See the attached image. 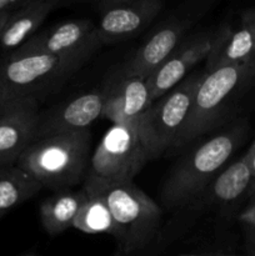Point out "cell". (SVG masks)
<instances>
[{
  "mask_svg": "<svg viewBox=\"0 0 255 256\" xmlns=\"http://www.w3.org/2000/svg\"><path fill=\"white\" fill-rule=\"evenodd\" d=\"M2 98H8V96H4V95H2V92H0V99H2Z\"/></svg>",
  "mask_w": 255,
  "mask_h": 256,
  "instance_id": "29",
  "label": "cell"
},
{
  "mask_svg": "<svg viewBox=\"0 0 255 256\" xmlns=\"http://www.w3.org/2000/svg\"><path fill=\"white\" fill-rule=\"evenodd\" d=\"M255 56V8L245 9L235 29H222L219 42L208 58V72L228 65L252 64Z\"/></svg>",
  "mask_w": 255,
  "mask_h": 256,
  "instance_id": "14",
  "label": "cell"
},
{
  "mask_svg": "<svg viewBox=\"0 0 255 256\" xmlns=\"http://www.w3.org/2000/svg\"><path fill=\"white\" fill-rule=\"evenodd\" d=\"M162 0H104L96 4L98 36L102 44L130 39L149 26L160 14Z\"/></svg>",
  "mask_w": 255,
  "mask_h": 256,
  "instance_id": "9",
  "label": "cell"
},
{
  "mask_svg": "<svg viewBox=\"0 0 255 256\" xmlns=\"http://www.w3.org/2000/svg\"><path fill=\"white\" fill-rule=\"evenodd\" d=\"M42 189L16 165L0 168V219Z\"/></svg>",
  "mask_w": 255,
  "mask_h": 256,
  "instance_id": "19",
  "label": "cell"
},
{
  "mask_svg": "<svg viewBox=\"0 0 255 256\" xmlns=\"http://www.w3.org/2000/svg\"><path fill=\"white\" fill-rule=\"evenodd\" d=\"M82 189L106 204L119 230L118 244L126 255L136 254L152 242L159 230V205L132 182H112L88 174Z\"/></svg>",
  "mask_w": 255,
  "mask_h": 256,
  "instance_id": "3",
  "label": "cell"
},
{
  "mask_svg": "<svg viewBox=\"0 0 255 256\" xmlns=\"http://www.w3.org/2000/svg\"><path fill=\"white\" fill-rule=\"evenodd\" d=\"M100 45L96 25L89 19H75L38 32L12 52L58 55L85 62Z\"/></svg>",
  "mask_w": 255,
  "mask_h": 256,
  "instance_id": "8",
  "label": "cell"
},
{
  "mask_svg": "<svg viewBox=\"0 0 255 256\" xmlns=\"http://www.w3.org/2000/svg\"><path fill=\"white\" fill-rule=\"evenodd\" d=\"M182 256H195V255H182Z\"/></svg>",
  "mask_w": 255,
  "mask_h": 256,
  "instance_id": "30",
  "label": "cell"
},
{
  "mask_svg": "<svg viewBox=\"0 0 255 256\" xmlns=\"http://www.w3.org/2000/svg\"><path fill=\"white\" fill-rule=\"evenodd\" d=\"M190 22L189 18H176L165 22L122 65L116 72V80L132 76L148 79L178 49Z\"/></svg>",
  "mask_w": 255,
  "mask_h": 256,
  "instance_id": "12",
  "label": "cell"
},
{
  "mask_svg": "<svg viewBox=\"0 0 255 256\" xmlns=\"http://www.w3.org/2000/svg\"><path fill=\"white\" fill-rule=\"evenodd\" d=\"M202 75L192 76L152 102L138 124V134L148 160H155L172 149L189 114Z\"/></svg>",
  "mask_w": 255,
  "mask_h": 256,
  "instance_id": "4",
  "label": "cell"
},
{
  "mask_svg": "<svg viewBox=\"0 0 255 256\" xmlns=\"http://www.w3.org/2000/svg\"><path fill=\"white\" fill-rule=\"evenodd\" d=\"M114 256H120V254H115Z\"/></svg>",
  "mask_w": 255,
  "mask_h": 256,
  "instance_id": "31",
  "label": "cell"
},
{
  "mask_svg": "<svg viewBox=\"0 0 255 256\" xmlns=\"http://www.w3.org/2000/svg\"><path fill=\"white\" fill-rule=\"evenodd\" d=\"M148 162L138 130L112 124L92 154L88 174L112 182H132Z\"/></svg>",
  "mask_w": 255,
  "mask_h": 256,
  "instance_id": "7",
  "label": "cell"
},
{
  "mask_svg": "<svg viewBox=\"0 0 255 256\" xmlns=\"http://www.w3.org/2000/svg\"><path fill=\"white\" fill-rule=\"evenodd\" d=\"M86 200L84 189L79 192L62 190L46 198L40 205V219L49 235H59L72 228L80 208Z\"/></svg>",
  "mask_w": 255,
  "mask_h": 256,
  "instance_id": "17",
  "label": "cell"
},
{
  "mask_svg": "<svg viewBox=\"0 0 255 256\" xmlns=\"http://www.w3.org/2000/svg\"><path fill=\"white\" fill-rule=\"evenodd\" d=\"M246 132L245 122L232 125L200 142L175 165L162 190L166 209L185 206L204 194L222 172Z\"/></svg>",
  "mask_w": 255,
  "mask_h": 256,
  "instance_id": "1",
  "label": "cell"
},
{
  "mask_svg": "<svg viewBox=\"0 0 255 256\" xmlns=\"http://www.w3.org/2000/svg\"><path fill=\"white\" fill-rule=\"evenodd\" d=\"M249 242H250V248L246 256H255V238L254 239H249Z\"/></svg>",
  "mask_w": 255,
  "mask_h": 256,
  "instance_id": "26",
  "label": "cell"
},
{
  "mask_svg": "<svg viewBox=\"0 0 255 256\" xmlns=\"http://www.w3.org/2000/svg\"><path fill=\"white\" fill-rule=\"evenodd\" d=\"M209 256H236V255H230V254H215V255H209Z\"/></svg>",
  "mask_w": 255,
  "mask_h": 256,
  "instance_id": "27",
  "label": "cell"
},
{
  "mask_svg": "<svg viewBox=\"0 0 255 256\" xmlns=\"http://www.w3.org/2000/svg\"><path fill=\"white\" fill-rule=\"evenodd\" d=\"M252 72H254V74H255V56H254V59H252Z\"/></svg>",
  "mask_w": 255,
  "mask_h": 256,
  "instance_id": "28",
  "label": "cell"
},
{
  "mask_svg": "<svg viewBox=\"0 0 255 256\" xmlns=\"http://www.w3.org/2000/svg\"><path fill=\"white\" fill-rule=\"evenodd\" d=\"M90 145L89 130L35 140L15 165L42 188L62 192L86 178L92 160Z\"/></svg>",
  "mask_w": 255,
  "mask_h": 256,
  "instance_id": "2",
  "label": "cell"
},
{
  "mask_svg": "<svg viewBox=\"0 0 255 256\" xmlns=\"http://www.w3.org/2000/svg\"><path fill=\"white\" fill-rule=\"evenodd\" d=\"M222 34V29L216 32H202L175 50L146 79L152 102L172 92L198 62L208 59L216 48Z\"/></svg>",
  "mask_w": 255,
  "mask_h": 256,
  "instance_id": "10",
  "label": "cell"
},
{
  "mask_svg": "<svg viewBox=\"0 0 255 256\" xmlns=\"http://www.w3.org/2000/svg\"><path fill=\"white\" fill-rule=\"evenodd\" d=\"M24 256H35V255H24Z\"/></svg>",
  "mask_w": 255,
  "mask_h": 256,
  "instance_id": "32",
  "label": "cell"
},
{
  "mask_svg": "<svg viewBox=\"0 0 255 256\" xmlns=\"http://www.w3.org/2000/svg\"><path fill=\"white\" fill-rule=\"evenodd\" d=\"M60 5L56 0H28L8 19L0 34V46L12 52L22 46Z\"/></svg>",
  "mask_w": 255,
  "mask_h": 256,
  "instance_id": "15",
  "label": "cell"
},
{
  "mask_svg": "<svg viewBox=\"0 0 255 256\" xmlns=\"http://www.w3.org/2000/svg\"><path fill=\"white\" fill-rule=\"evenodd\" d=\"M72 228L85 234H109L115 239L119 236V230L106 204L99 196L88 192Z\"/></svg>",
  "mask_w": 255,
  "mask_h": 256,
  "instance_id": "20",
  "label": "cell"
},
{
  "mask_svg": "<svg viewBox=\"0 0 255 256\" xmlns=\"http://www.w3.org/2000/svg\"><path fill=\"white\" fill-rule=\"evenodd\" d=\"M252 70V64L228 65L202 75L184 126L172 149L185 146L205 134Z\"/></svg>",
  "mask_w": 255,
  "mask_h": 256,
  "instance_id": "5",
  "label": "cell"
},
{
  "mask_svg": "<svg viewBox=\"0 0 255 256\" xmlns=\"http://www.w3.org/2000/svg\"><path fill=\"white\" fill-rule=\"evenodd\" d=\"M245 158H246V162L248 164H249V168L250 170H252V188L255 186V140L254 142H252V145H250V148L248 149V152H245ZM252 192V190H250ZM250 194V192H249Z\"/></svg>",
  "mask_w": 255,
  "mask_h": 256,
  "instance_id": "24",
  "label": "cell"
},
{
  "mask_svg": "<svg viewBox=\"0 0 255 256\" xmlns=\"http://www.w3.org/2000/svg\"><path fill=\"white\" fill-rule=\"evenodd\" d=\"M12 14H6V12H0V34H2V29H4L5 24H6L8 19Z\"/></svg>",
  "mask_w": 255,
  "mask_h": 256,
  "instance_id": "25",
  "label": "cell"
},
{
  "mask_svg": "<svg viewBox=\"0 0 255 256\" xmlns=\"http://www.w3.org/2000/svg\"><path fill=\"white\" fill-rule=\"evenodd\" d=\"M39 109L32 105L0 124V168L12 166L34 142Z\"/></svg>",
  "mask_w": 255,
  "mask_h": 256,
  "instance_id": "16",
  "label": "cell"
},
{
  "mask_svg": "<svg viewBox=\"0 0 255 256\" xmlns=\"http://www.w3.org/2000/svg\"><path fill=\"white\" fill-rule=\"evenodd\" d=\"M239 222L249 232V239L255 238V186L250 192L249 202L239 215Z\"/></svg>",
  "mask_w": 255,
  "mask_h": 256,
  "instance_id": "22",
  "label": "cell"
},
{
  "mask_svg": "<svg viewBox=\"0 0 255 256\" xmlns=\"http://www.w3.org/2000/svg\"><path fill=\"white\" fill-rule=\"evenodd\" d=\"M105 102L106 92H90L59 106L39 112L34 142L88 130L98 118L102 116Z\"/></svg>",
  "mask_w": 255,
  "mask_h": 256,
  "instance_id": "11",
  "label": "cell"
},
{
  "mask_svg": "<svg viewBox=\"0 0 255 256\" xmlns=\"http://www.w3.org/2000/svg\"><path fill=\"white\" fill-rule=\"evenodd\" d=\"M149 88L144 78H122L106 92L102 116L112 124L132 126L138 130L142 115L152 105Z\"/></svg>",
  "mask_w": 255,
  "mask_h": 256,
  "instance_id": "13",
  "label": "cell"
},
{
  "mask_svg": "<svg viewBox=\"0 0 255 256\" xmlns=\"http://www.w3.org/2000/svg\"><path fill=\"white\" fill-rule=\"evenodd\" d=\"M252 175L245 155L216 175L210 182L205 192H209V198L216 204H228L242 198L245 192L252 190Z\"/></svg>",
  "mask_w": 255,
  "mask_h": 256,
  "instance_id": "18",
  "label": "cell"
},
{
  "mask_svg": "<svg viewBox=\"0 0 255 256\" xmlns=\"http://www.w3.org/2000/svg\"><path fill=\"white\" fill-rule=\"evenodd\" d=\"M84 62L46 54L12 52L0 62V92L4 96H36V92L69 76Z\"/></svg>",
  "mask_w": 255,
  "mask_h": 256,
  "instance_id": "6",
  "label": "cell"
},
{
  "mask_svg": "<svg viewBox=\"0 0 255 256\" xmlns=\"http://www.w3.org/2000/svg\"><path fill=\"white\" fill-rule=\"evenodd\" d=\"M28 0H0V12L12 14L22 6Z\"/></svg>",
  "mask_w": 255,
  "mask_h": 256,
  "instance_id": "23",
  "label": "cell"
},
{
  "mask_svg": "<svg viewBox=\"0 0 255 256\" xmlns=\"http://www.w3.org/2000/svg\"><path fill=\"white\" fill-rule=\"evenodd\" d=\"M38 104L36 96H8L0 99V124L22 110Z\"/></svg>",
  "mask_w": 255,
  "mask_h": 256,
  "instance_id": "21",
  "label": "cell"
}]
</instances>
